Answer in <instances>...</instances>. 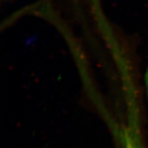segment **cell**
Returning a JSON list of instances; mask_svg holds the SVG:
<instances>
[{"label":"cell","mask_w":148,"mask_h":148,"mask_svg":"<svg viewBox=\"0 0 148 148\" xmlns=\"http://www.w3.org/2000/svg\"><path fill=\"white\" fill-rule=\"evenodd\" d=\"M145 84H146V89H147V94L148 97V66H147V69L145 74Z\"/></svg>","instance_id":"6da1fadb"}]
</instances>
